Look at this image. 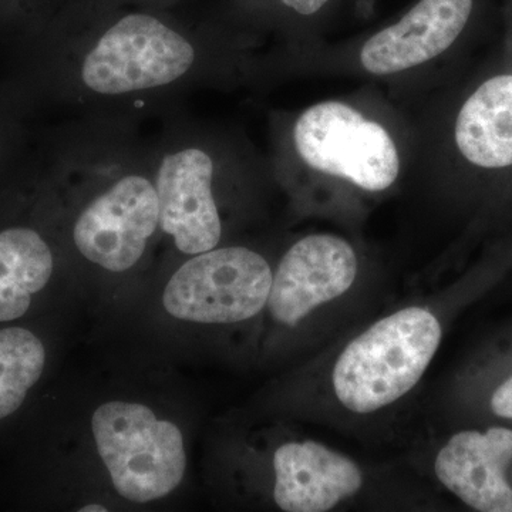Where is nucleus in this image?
Returning <instances> with one entry per match:
<instances>
[{"instance_id": "4", "label": "nucleus", "mask_w": 512, "mask_h": 512, "mask_svg": "<svg viewBox=\"0 0 512 512\" xmlns=\"http://www.w3.org/2000/svg\"><path fill=\"white\" fill-rule=\"evenodd\" d=\"M97 453L114 490L130 503L147 504L174 493L187 470L184 436L141 403L113 400L92 417Z\"/></svg>"}, {"instance_id": "5", "label": "nucleus", "mask_w": 512, "mask_h": 512, "mask_svg": "<svg viewBox=\"0 0 512 512\" xmlns=\"http://www.w3.org/2000/svg\"><path fill=\"white\" fill-rule=\"evenodd\" d=\"M268 261L245 247L214 248L192 255L168 279L163 305L168 315L201 325H231L254 318L268 303Z\"/></svg>"}, {"instance_id": "17", "label": "nucleus", "mask_w": 512, "mask_h": 512, "mask_svg": "<svg viewBox=\"0 0 512 512\" xmlns=\"http://www.w3.org/2000/svg\"><path fill=\"white\" fill-rule=\"evenodd\" d=\"M93 511L101 512V511H109V510H107L106 507H103V505H96V504L86 505V507L80 508V512H93Z\"/></svg>"}, {"instance_id": "12", "label": "nucleus", "mask_w": 512, "mask_h": 512, "mask_svg": "<svg viewBox=\"0 0 512 512\" xmlns=\"http://www.w3.org/2000/svg\"><path fill=\"white\" fill-rule=\"evenodd\" d=\"M47 363L43 340L23 326L0 328V423L25 404Z\"/></svg>"}, {"instance_id": "13", "label": "nucleus", "mask_w": 512, "mask_h": 512, "mask_svg": "<svg viewBox=\"0 0 512 512\" xmlns=\"http://www.w3.org/2000/svg\"><path fill=\"white\" fill-rule=\"evenodd\" d=\"M69 0H0V45L10 52L39 35Z\"/></svg>"}, {"instance_id": "1", "label": "nucleus", "mask_w": 512, "mask_h": 512, "mask_svg": "<svg viewBox=\"0 0 512 512\" xmlns=\"http://www.w3.org/2000/svg\"><path fill=\"white\" fill-rule=\"evenodd\" d=\"M37 157L52 173L86 192L70 238L90 264L123 274L140 264L160 231V204L151 146L133 120L90 116L37 141Z\"/></svg>"}, {"instance_id": "15", "label": "nucleus", "mask_w": 512, "mask_h": 512, "mask_svg": "<svg viewBox=\"0 0 512 512\" xmlns=\"http://www.w3.org/2000/svg\"><path fill=\"white\" fill-rule=\"evenodd\" d=\"M491 409L497 416L512 419V377L495 390Z\"/></svg>"}, {"instance_id": "8", "label": "nucleus", "mask_w": 512, "mask_h": 512, "mask_svg": "<svg viewBox=\"0 0 512 512\" xmlns=\"http://www.w3.org/2000/svg\"><path fill=\"white\" fill-rule=\"evenodd\" d=\"M473 0H420L399 22L370 37L360 62L372 74H393L446 52L463 32Z\"/></svg>"}, {"instance_id": "10", "label": "nucleus", "mask_w": 512, "mask_h": 512, "mask_svg": "<svg viewBox=\"0 0 512 512\" xmlns=\"http://www.w3.org/2000/svg\"><path fill=\"white\" fill-rule=\"evenodd\" d=\"M274 500L288 512L332 510L363 483L362 471L350 458L316 443H286L275 451Z\"/></svg>"}, {"instance_id": "3", "label": "nucleus", "mask_w": 512, "mask_h": 512, "mask_svg": "<svg viewBox=\"0 0 512 512\" xmlns=\"http://www.w3.org/2000/svg\"><path fill=\"white\" fill-rule=\"evenodd\" d=\"M160 204V231L180 254L221 244L224 225L217 200V153L192 121L165 128L151 146Z\"/></svg>"}, {"instance_id": "16", "label": "nucleus", "mask_w": 512, "mask_h": 512, "mask_svg": "<svg viewBox=\"0 0 512 512\" xmlns=\"http://www.w3.org/2000/svg\"><path fill=\"white\" fill-rule=\"evenodd\" d=\"M282 6L302 16L315 15L329 0H279Z\"/></svg>"}, {"instance_id": "14", "label": "nucleus", "mask_w": 512, "mask_h": 512, "mask_svg": "<svg viewBox=\"0 0 512 512\" xmlns=\"http://www.w3.org/2000/svg\"><path fill=\"white\" fill-rule=\"evenodd\" d=\"M29 117L0 92V180H10L32 153Z\"/></svg>"}, {"instance_id": "11", "label": "nucleus", "mask_w": 512, "mask_h": 512, "mask_svg": "<svg viewBox=\"0 0 512 512\" xmlns=\"http://www.w3.org/2000/svg\"><path fill=\"white\" fill-rule=\"evenodd\" d=\"M456 144L477 167L512 165V74L495 76L471 94L458 113Z\"/></svg>"}, {"instance_id": "2", "label": "nucleus", "mask_w": 512, "mask_h": 512, "mask_svg": "<svg viewBox=\"0 0 512 512\" xmlns=\"http://www.w3.org/2000/svg\"><path fill=\"white\" fill-rule=\"evenodd\" d=\"M441 326L426 309L407 308L370 326L343 350L333 387L355 413L389 406L419 383L439 349Z\"/></svg>"}, {"instance_id": "6", "label": "nucleus", "mask_w": 512, "mask_h": 512, "mask_svg": "<svg viewBox=\"0 0 512 512\" xmlns=\"http://www.w3.org/2000/svg\"><path fill=\"white\" fill-rule=\"evenodd\" d=\"M293 144L308 167L362 190H387L399 177V151L389 131L339 101L303 111L293 126Z\"/></svg>"}, {"instance_id": "7", "label": "nucleus", "mask_w": 512, "mask_h": 512, "mask_svg": "<svg viewBox=\"0 0 512 512\" xmlns=\"http://www.w3.org/2000/svg\"><path fill=\"white\" fill-rule=\"evenodd\" d=\"M357 258L345 239L309 235L282 256L269 292V312L293 326L323 303L339 298L355 282Z\"/></svg>"}, {"instance_id": "9", "label": "nucleus", "mask_w": 512, "mask_h": 512, "mask_svg": "<svg viewBox=\"0 0 512 512\" xmlns=\"http://www.w3.org/2000/svg\"><path fill=\"white\" fill-rule=\"evenodd\" d=\"M512 461V430L461 431L441 448L434 470L440 483L481 512H512L505 470Z\"/></svg>"}]
</instances>
